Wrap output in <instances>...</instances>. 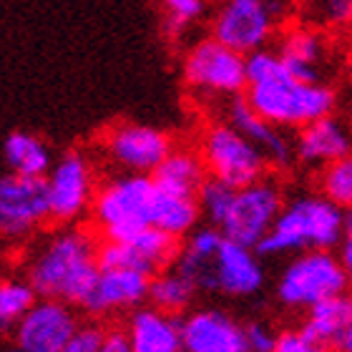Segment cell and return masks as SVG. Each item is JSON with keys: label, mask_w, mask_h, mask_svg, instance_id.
Wrapping results in <instances>:
<instances>
[{"label": "cell", "mask_w": 352, "mask_h": 352, "mask_svg": "<svg viewBox=\"0 0 352 352\" xmlns=\"http://www.w3.org/2000/svg\"><path fill=\"white\" fill-rule=\"evenodd\" d=\"M201 292L224 297H252L264 287V267L254 247L229 239L221 229H194L176 259Z\"/></svg>", "instance_id": "obj_1"}, {"label": "cell", "mask_w": 352, "mask_h": 352, "mask_svg": "<svg viewBox=\"0 0 352 352\" xmlns=\"http://www.w3.org/2000/svg\"><path fill=\"white\" fill-rule=\"evenodd\" d=\"M101 277L98 247L78 229L51 236L28 264V282L38 297H53L83 307Z\"/></svg>", "instance_id": "obj_2"}, {"label": "cell", "mask_w": 352, "mask_h": 352, "mask_svg": "<svg viewBox=\"0 0 352 352\" xmlns=\"http://www.w3.org/2000/svg\"><path fill=\"white\" fill-rule=\"evenodd\" d=\"M345 236V209L324 194H302L285 201L274 227L259 242L267 257L300 254L307 250H332Z\"/></svg>", "instance_id": "obj_3"}, {"label": "cell", "mask_w": 352, "mask_h": 352, "mask_svg": "<svg viewBox=\"0 0 352 352\" xmlns=\"http://www.w3.org/2000/svg\"><path fill=\"white\" fill-rule=\"evenodd\" d=\"M244 98L267 121L282 129H302L335 109V94L327 83L297 78L289 74V68L264 81L247 83Z\"/></svg>", "instance_id": "obj_4"}, {"label": "cell", "mask_w": 352, "mask_h": 352, "mask_svg": "<svg viewBox=\"0 0 352 352\" xmlns=\"http://www.w3.org/2000/svg\"><path fill=\"white\" fill-rule=\"evenodd\" d=\"M156 182L148 174H124L103 184L94 197V219L106 239H131L151 227Z\"/></svg>", "instance_id": "obj_5"}, {"label": "cell", "mask_w": 352, "mask_h": 352, "mask_svg": "<svg viewBox=\"0 0 352 352\" xmlns=\"http://www.w3.org/2000/svg\"><path fill=\"white\" fill-rule=\"evenodd\" d=\"M350 277L340 254L332 250H307L289 259L277 279V300L289 309H305L312 305L347 292Z\"/></svg>", "instance_id": "obj_6"}, {"label": "cell", "mask_w": 352, "mask_h": 352, "mask_svg": "<svg viewBox=\"0 0 352 352\" xmlns=\"http://www.w3.org/2000/svg\"><path fill=\"white\" fill-rule=\"evenodd\" d=\"M199 154L204 159L206 174L234 189H242L247 184H254L257 179L267 176V166H270L262 148L229 121L212 124L206 129L199 144Z\"/></svg>", "instance_id": "obj_7"}, {"label": "cell", "mask_w": 352, "mask_h": 352, "mask_svg": "<svg viewBox=\"0 0 352 352\" xmlns=\"http://www.w3.org/2000/svg\"><path fill=\"white\" fill-rule=\"evenodd\" d=\"M184 81L204 98H236L247 91V56L217 38H204L184 56Z\"/></svg>", "instance_id": "obj_8"}, {"label": "cell", "mask_w": 352, "mask_h": 352, "mask_svg": "<svg viewBox=\"0 0 352 352\" xmlns=\"http://www.w3.org/2000/svg\"><path fill=\"white\" fill-rule=\"evenodd\" d=\"M282 206H285V197H282L279 184L262 176L254 184L236 189L232 209H229L227 219L221 221L219 229L229 239L257 250L259 242L274 227Z\"/></svg>", "instance_id": "obj_9"}, {"label": "cell", "mask_w": 352, "mask_h": 352, "mask_svg": "<svg viewBox=\"0 0 352 352\" xmlns=\"http://www.w3.org/2000/svg\"><path fill=\"white\" fill-rule=\"evenodd\" d=\"M279 25L277 13L267 0H221L212 21V36L234 51L250 53L267 48Z\"/></svg>", "instance_id": "obj_10"}, {"label": "cell", "mask_w": 352, "mask_h": 352, "mask_svg": "<svg viewBox=\"0 0 352 352\" xmlns=\"http://www.w3.org/2000/svg\"><path fill=\"white\" fill-rule=\"evenodd\" d=\"M51 219L48 182L43 176H0V236L21 239Z\"/></svg>", "instance_id": "obj_11"}, {"label": "cell", "mask_w": 352, "mask_h": 352, "mask_svg": "<svg viewBox=\"0 0 352 352\" xmlns=\"http://www.w3.org/2000/svg\"><path fill=\"white\" fill-rule=\"evenodd\" d=\"M78 330L68 302L43 297L15 324V345L23 352H66Z\"/></svg>", "instance_id": "obj_12"}, {"label": "cell", "mask_w": 352, "mask_h": 352, "mask_svg": "<svg viewBox=\"0 0 352 352\" xmlns=\"http://www.w3.org/2000/svg\"><path fill=\"white\" fill-rule=\"evenodd\" d=\"M111 162L131 174H154L171 154L169 133L144 124H121L106 136Z\"/></svg>", "instance_id": "obj_13"}, {"label": "cell", "mask_w": 352, "mask_h": 352, "mask_svg": "<svg viewBox=\"0 0 352 352\" xmlns=\"http://www.w3.org/2000/svg\"><path fill=\"white\" fill-rule=\"evenodd\" d=\"M48 201L51 219L74 221L88 206H94V176L81 154H66L48 171Z\"/></svg>", "instance_id": "obj_14"}, {"label": "cell", "mask_w": 352, "mask_h": 352, "mask_svg": "<svg viewBox=\"0 0 352 352\" xmlns=\"http://www.w3.org/2000/svg\"><path fill=\"white\" fill-rule=\"evenodd\" d=\"M277 51L285 60V66L289 68V74L305 78V81L324 83V78L338 66L327 33L300 25V23H294L292 28L282 33Z\"/></svg>", "instance_id": "obj_15"}, {"label": "cell", "mask_w": 352, "mask_h": 352, "mask_svg": "<svg viewBox=\"0 0 352 352\" xmlns=\"http://www.w3.org/2000/svg\"><path fill=\"white\" fill-rule=\"evenodd\" d=\"M184 350L189 352H247V330L221 309H199L182 320Z\"/></svg>", "instance_id": "obj_16"}, {"label": "cell", "mask_w": 352, "mask_h": 352, "mask_svg": "<svg viewBox=\"0 0 352 352\" xmlns=\"http://www.w3.org/2000/svg\"><path fill=\"white\" fill-rule=\"evenodd\" d=\"M224 121H229V124L234 126V129H239L247 139L254 141V144L262 148V154L267 156V162H270L272 166H279V169H282V166H289V164L297 159V148H294L292 141L287 139L285 129L267 121L247 98H239V96H236V98H229L227 118H224Z\"/></svg>", "instance_id": "obj_17"}, {"label": "cell", "mask_w": 352, "mask_h": 352, "mask_svg": "<svg viewBox=\"0 0 352 352\" xmlns=\"http://www.w3.org/2000/svg\"><path fill=\"white\" fill-rule=\"evenodd\" d=\"M148 285L151 274L129 267H109L101 270V277L96 282V289L86 300L83 309L91 315H106V312H121L131 309L148 300Z\"/></svg>", "instance_id": "obj_18"}, {"label": "cell", "mask_w": 352, "mask_h": 352, "mask_svg": "<svg viewBox=\"0 0 352 352\" xmlns=\"http://www.w3.org/2000/svg\"><path fill=\"white\" fill-rule=\"evenodd\" d=\"M294 148H297L300 162L309 164V166H327V164L352 154V133L347 131V126L340 118L327 113L312 124L302 126Z\"/></svg>", "instance_id": "obj_19"}, {"label": "cell", "mask_w": 352, "mask_h": 352, "mask_svg": "<svg viewBox=\"0 0 352 352\" xmlns=\"http://www.w3.org/2000/svg\"><path fill=\"white\" fill-rule=\"evenodd\" d=\"M133 352H179L184 350L182 320L159 307L136 309L129 322Z\"/></svg>", "instance_id": "obj_20"}, {"label": "cell", "mask_w": 352, "mask_h": 352, "mask_svg": "<svg viewBox=\"0 0 352 352\" xmlns=\"http://www.w3.org/2000/svg\"><path fill=\"white\" fill-rule=\"evenodd\" d=\"M201 217V206L199 199L191 194H179V191L162 189L156 184L154 194V209H151V224L164 232H169L174 236H186L191 234L199 224Z\"/></svg>", "instance_id": "obj_21"}, {"label": "cell", "mask_w": 352, "mask_h": 352, "mask_svg": "<svg viewBox=\"0 0 352 352\" xmlns=\"http://www.w3.org/2000/svg\"><path fill=\"white\" fill-rule=\"evenodd\" d=\"M352 322V294L340 292L335 297L317 302L307 309L305 317V330L315 338L320 347L324 345H338L340 338L345 335V330Z\"/></svg>", "instance_id": "obj_22"}, {"label": "cell", "mask_w": 352, "mask_h": 352, "mask_svg": "<svg viewBox=\"0 0 352 352\" xmlns=\"http://www.w3.org/2000/svg\"><path fill=\"white\" fill-rule=\"evenodd\" d=\"M206 176L209 174H206L201 154H194V151H186V148H179V151L171 148V154L154 171V182L162 189L197 197L201 184L206 182Z\"/></svg>", "instance_id": "obj_23"}, {"label": "cell", "mask_w": 352, "mask_h": 352, "mask_svg": "<svg viewBox=\"0 0 352 352\" xmlns=\"http://www.w3.org/2000/svg\"><path fill=\"white\" fill-rule=\"evenodd\" d=\"M294 23L322 33L352 28V0H294Z\"/></svg>", "instance_id": "obj_24"}, {"label": "cell", "mask_w": 352, "mask_h": 352, "mask_svg": "<svg viewBox=\"0 0 352 352\" xmlns=\"http://www.w3.org/2000/svg\"><path fill=\"white\" fill-rule=\"evenodd\" d=\"M3 154H6L8 166L15 171V174H25V176H45L53 169L51 162V151L43 141L33 136V133L25 131H15L10 133L3 144Z\"/></svg>", "instance_id": "obj_25"}, {"label": "cell", "mask_w": 352, "mask_h": 352, "mask_svg": "<svg viewBox=\"0 0 352 352\" xmlns=\"http://www.w3.org/2000/svg\"><path fill=\"white\" fill-rule=\"evenodd\" d=\"M197 292L199 289L184 272H156L148 285V302L169 315H179L194 302Z\"/></svg>", "instance_id": "obj_26"}, {"label": "cell", "mask_w": 352, "mask_h": 352, "mask_svg": "<svg viewBox=\"0 0 352 352\" xmlns=\"http://www.w3.org/2000/svg\"><path fill=\"white\" fill-rule=\"evenodd\" d=\"M36 289L28 279H0V332L13 330L36 305Z\"/></svg>", "instance_id": "obj_27"}, {"label": "cell", "mask_w": 352, "mask_h": 352, "mask_svg": "<svg viewBox=\"0 0 352 352\" xmlns=\"http://www.w3.org/2000/svg\"><path fill=\"white\" fill-rule=\"evenodd\" d=\"M320 194L335 201L340 209H352V154L322 166Z\"/></svg>", "instance_id": "obj_28"}, {"label": "cell", "mask_w": 352, "mask_h": 352, "mask_svg": "<svg viewBox=\"0 0 352 352\" xmlns=\"http://www.w3.org/2000/svg\"><path fill=\"white\" fill-rule=\"evenodd\" d=\"M234 194V186H229V184L219 182L214 176H206V182L201 184V189L197 194L199 206H201V217H206L214 227H221V221L227 219L229 209H232Z\"/></svg>", "instance_id": "obj_29"}, {"label": "cell", "mask_w": 352, "mask_h": 352, "mask_svg": "<svg viewBox=\"0 0 352 352\" xmlns=\"http://www.w3.org/2000/svg\"><path fill=\"white\" fill-rule=\"evenodd\" d=\"M162 3V13L166 30L179 36L186 28H191L206 10V0H159Z\"/></svg>", "instance_id": "obj_30"}, {"label": "cell", "mask_w": 352, "mask_h": 352, "mask_svg": "<svg viewBox=\"0 0 352 352\" xmlns=\"http://www.w3.org/2000/svg\"><path fill=\"white\" fill-rule=\"evenodd\" d=\"M322 347L317 345L315 338L305 327L300 330H285L277 335V347L274 352H320Z\"/></svg>", "instance_id": "obj_31"}, {"label": "cell", "mask_w": 352, "mask_h": 352, "mask_svg": "<svg viewBox=\"0 0 352 352\" xmlns=\"http://www.w3.org/2000/svg\"><path fill=\"white\" fill-rule=\"evenodd\" d=\"M103 338H106V332L101 327H94V324L78 327L68 342L66 352H103Z\"/></svg>", "instance_id": "obj_32"}, {"label": "cell", "mask_w": 352, "mask_h": 352, "mask_svg": "<svg viewBox=\"0 0 352 352\" xmlns=\"http://www.w3.org/2000/svg\"><path fill=\"white\" fill-rule=\"evenodd\" d=\"M244 330H247V347H250V352H274L277 335H274L270 324L250 322L244 324Z\"/></svg>", "instance_id": "obj_33"}, {"label": "cell", "mask_w": 352, "mask_h": 352, "mask_svg": "<svg viewBox=\"0 0 352 352\" xmlns=\"http://www.w3.org/2000/svg\"><path fill=\"white\" fill-rule=\"evenodd\" d=\"M103 352H133L129 330H109L103 338Z\"/></svg>", "instance_id": "obj_34"}, {"label": "cell", "mask_w": 352, "mask_h": 352, "mask_svg": "<svg viewBox=\"0 0 352 352\" xmlns=\"http://www.w3.org/2000/svg\"><path fill=\"white\" fill-rule=\"evenodd\" d=\"M340 259L345 264V272L350 277V287H352V229H347L342 242H340Z\"/></svg>", "instance_id": "obj_35"}, {"label": "cell", "mask_w": 352, "mask_h": 352, "mask_svg": "<svg viewBox=\"0 0 352 352\" xmlns=\"http://www.w3.org/2000/svg\"><path fill=\"white\" fill-rule=\"evenodd\" d=\"M338 347L342 352H352V322H350V327L345 330V335L340 338V342H338Z\"/></svg>", "instance_id": "obj_36"}, {"label": "cell", "mask_w": 352, "mask_h": 352, "mask_svg": "<svg viewBox=\"0 0 352 352\" xmlns=\"http://www.w3.org/2000/svg\"><path fill=\"white\" fill-rule=\"evenodd\" d=\"M3 267H6V259H3V250H0V274H3Z\"/></svg>", "instance_id": "obj_37"}]
</instances>
